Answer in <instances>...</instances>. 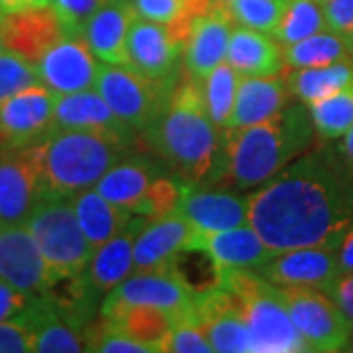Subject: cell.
<instances>
[{"mask_svg":"<svg viewBox=\"0 0 353 353\" xmlns=\"http://www.w3.org/2000/svg\"><path fill=\"white\" fill-rule=\"evenodd\" d=\"M248 199V224L275 253L340 245L353 218V167L338 148L306 150Z\"/></svg>","mask_w":353,"mask_h":353,"instance_id":"6da1fadb","label":"cell"},{"mask_svg":"<svg viewBox=\"0 0 353 353\" xmlns=\"http://www.w3.org/2000/svg\"><path fill=\"white\" fill-rule=\"evenodd\" d=\"M141 139L187 187L216 185L224 157V132L208 116L201 81L185 69L165 110Z\"/></svg>","mask_w":353,"mask_h":353,"instance_id":"7a4b0ae2","label":"cell"},{"mask_svg":"<svg viewBox=\"0 0 353 353\" xmlns=\"http://www.w3.org/2000/svg\"><path fill=\"white\" fill-rule=\"evenodd\" d=\"M314 126L306 104H287L273 118L224 134L222 169L214 187L250 190L310 150Z\"/></svg>","mask_w":353,"mask_h":353,"instance_id":"3957f363","label":"cell"},{"mask_svg":"<svg viewBox=\"0 0 353 353\" xmlns=\"http://www.w3.org/2000/svg\"><path fill=\"white\" fill-rule=\"evenodd\" d=\"M134 139L102 132L59 130L36 145L46 194L73 199L92 189L102 175L132 153Z\"/></svg>","mask_w":353,"mask_h":353,"instance_id":"277c9868","label":"cell"},{"mask_svg":"<svg viewBox=\"0 0 353 353\" xmlns=\"http://www.w3.org/2000/svg\"><path fill=\"white\" fill-rule=\"evenodd\" d=\"M222 287L240 304L243 322L250 332L252 353L310 352L290 320L281 287L273 285L253 269H224Z\"/></svg>","mask_w":353,"mask_h":353,"instance_id":"5b68a950","label":"cell"},{"mask_svg":"<svg viewBox=\"0 0 353 353\" xmlns=\"http://www.w3.org/2000/svg\"><path fill=\"white\" fill-rule=\"evenodd\" d=\"M185 187L153 153H128L94 185L104 199L145 218L175 212Z\"/></svg>","mask_w":353,"mask_h":353,"instance_id":"8992f818","label":"cell"},{"mask_svg":"<svg viewBox=\"0 0 353 353\" xmlns=\"http://www.w3.org/2000/svg\"><path fill=\"white\" fill-rule=\"evenodd\" d=\"M26 226L55 281L79 277L85 271L94 250L79 226L71 199L46 194L28 216Z\"/></svg>","mask_w":353,"mask_h":353,"instance_id":"52a82bcc","label":"cell"},{"mask_svg":"<svg viewBox=\"0 0 353 353\" xmlns=\"http://www.w3.org/2000/svg\"><path fill=\"white\" fill-rule=\"evenodd\" d=\"M179 75L153 79L126 65L101 63L94 90L106 101L118 120L141 138L165 110Z\"/></svg>","mask_w":353,"mask_h":353,"instance_id":"ba28073f","label":"cell"},{"mask_svg":"<svg viewBox=\"0 0 353 353\" xmlns=\"http://www.w3.org/2000/svg\"><path fill=\"white\" fill-rule=\"evenodd\" d=\"M290 320L316 353L345 352L353 328L324 290L312 287H281Z\"/></svg>","mask_w":353,"mask_h":353,"instance_id":"9c48e42d","label":"cell"},{"mask_svg":"<svg viewBox=\"0 0 353 353\" xmlns=\"http://www.w3.org/2000/svg\"><path fill=\"white\" fill-rule=\"evenodd\" d=\"M55 99L53 90L38 83L0 102V141L4 150H24L50 138Z\"/></svg>","mask_w":353,"mask_h":353,"instance_id":"30bf717a","label":"cell"},{"mask_svg":"<svg viewBox=\"0 0 353 353\" xmlns=\"http://www.w3.org/2000/svg\"><path fill=\"white\" fill-rule=\"evenodd\" d=\"M46 196L36 145L0 152V224H24Z\"/></svg>","mask_w":353,"mask_h":353,"instance_id":"8fae6325","label":"cell"},{"mask_svg":"<svg viewBox=\"0 0 353 353\" xmlns=\"http://www.w3.org/2000/svg\"><path fill=\"white\" fill-rule=\"evenodd\" d=\"M0 279L32 296L57 283L26 224H0Z\"/></svg>","mask_w":353,"mask_h":353,"instance_id":"7c38bea8","label":"cell"},{"mask_svg":"<svg viewBox=\"0 0 353 353\" xmlns=\"http://www.w3.org/2000/svg\"><path fill=\"white\" fill-rule=\"evenodd\" d=\"M99 59L79 36H65L53 43L38 61L39 83L55 94H69L94 87L99 75Z\"/></svg>","mask_w":353,"mask_h":353,"instance_id":"4fadbf2b","label":"cell"},{"mask_svg":"<svg viewBox=\"0 0 353 353\" xmlns=\"http://www.w3.org/2000/svg\"><path fill=\"white\" fill-rule=\"evenodd\" d=\"M122 304L155 306L169 312L175 320L194 314V294L167 269L132 273L102 299L101 306Z\"/></svg>","mask_w":353,"mask_h":353,"instance_id":"5bb4252c","label":"cell"},{"mask_svg":"<svg viewBox=\"0 0 353 353\" xmlns=\"http://www.w3.org/2000/svg\"><path fill=\"white\" fill-rule=\"evenodd\" d=\"M201 232L179 212L159 218H145L134 241V273L159 271L175 255L199 245Z\"/></svg>","mask_w":353,"mask_h":353,"instance_id":"9a60e30c","label":"cell"},{"mask_svg":"<svg viewBox=\"0 0 353 353\" xmlns=\"http://www.w3.org/2000/svg\"><path fill=\"white\" fill-rule=\"evenodd\" d=\"M277 287H312L326 290L340 275L338 245H310L275 253L259 269Z\"/></svg>","mask_w":353,"mask_h":353,"instance_id":"2e32d148","label":"cell"},{"mask_svg":"<svg viewBox=\"0 0 353 353\" xmlns=\"http://www.w3.org/2000/svg\"><path fill=\"white\" fill-rule=\"evenodd\" d=\"M185 46L169 32V28L136 16L130 26L126 41V67L153 79H169L181 73L179 59Z\"/></svg>","mask_w":353,"mask_h":353,"instance_id":"e0dca14e","label":"cell"},{"mask_svg":"<svg viewBox=\"0 0 353 353\" xmlns=\"http://www.w3.org/2000/svg\"><path fill=\"white\" fill-rule=\"evenodd\" d=\"M194 320L206 334L214 352H252L250 332L243 322L240 304L224 287L194 296Z\"/></svg>","mask_w":353,"mask_h":353,"instance_id":"ac0fdd59","label":"cell"},{"mask_svg":"<svg viewBox=\"0 0 353 353\" xmlns=\"http://www.w3.org/2000/svg\"><path fill=\"white\" fill-rule=\"evenodd\" d=\"M234 26L236 22L230 8L212 4V8L192 24L183 51V69L190 77L202 81L212 69L224 63Z\"/></svg>","mask_w":353,"mask_h":353,"instance_id":"d6986e66","label":"cell"},{"mask_svg":"<svg viewBox=\"0 0 353 353\" xmlns=\"http://www.w3.org/2000/svg\"><path fill=\"white\" fill-rule=\"evenodd\" d=\"M176 212L199 232H222L248 224V199L226 189L185 187Z\"/></svg>","mask_w":353,"mask_h":353,"instance_id":"ffe728a7","label":"cell"},{"mask_svg":"<svg viewBox=\"0 0 353 353\" xmlns=\"http://www.w3.org/2000/svg\"><path fill=\"white\" fill-rule=\"evenodd\" d=\"M59 130H85L102 132L118 138L139 139L132 130H128L101 94L92 88L77 90L69 94H57L53 112V132ZM51 132V134H53Z\"/></svg>","mask_w":353,"mask_h":353,"instance_id":"44dd1931","label":"cell"},{"mask_svg":"<svg viewBox=\"0 0 353 353\" xmlns=\"http://www.w3.org/2000/svg\"><path fill=\"white\" fill-rule=\"evenodd\" d=\"M145 216H134L126 230H122L112 240L102 243L94 250L90 261L81 273L88 289L99 299H104L112 289H116L124 279L134 273V241Z\"/></svg>","mask_w":353,"mask_h":353,"instance_id":"7402d4cb","label":"cell"},{"mask_svg":"<svg viewBox=\"0 0 353 353\" xmlns=\"http://www.w3.org/2000/svg\"><path fill=\"white\" fill-rule=\"evenodd\" d=\"M0 30L6 50L22 55L34 65L53 43L65 38L61 22L57 20L51 6L26 12L0 14Z\"/></svg>","mask_w":353,"mask_h":353,"instance_id":"603a6c76","label":"cell"},{"mask_svg":"<svg viewBox=\"0 0 353 353\" xmlns=\"http://www.w3.org/2000/svg\"><path fill=\"white\" fill-rule=\"evenodd\" d=\"M138 14L132 0H106L83 30V39L102 63L126 65L130 26Z\"/></svg>","mask_w":353,"mask_h":353,"instance_id":"cb8c5ba5","label":"cell"},{"mask_svg":"<svg viewBox=\"0 0 353 353\" xmlns=\"http://www.w3.org/2000/svg\"><path fill=\"white\" fill-rule=\"evenodd\" d=\"M289 101L290 90L285 77H241L234 112L226 132L265 122L281 112Z\"/></svg>","mask_w":353,"mask_h":353,"instance_id":"d4e9b609","label":"cell"},{"mask_svg":"<svg viewBox=\"0 0 353 353\" xmlns=\"http://www.w3.org/2000/svg\"><path fill=\"white\" fill-rule=\"evenodd\" d=\"M196 248H204L222 269L259 271L275 255V252L259 238V234L248 224L222 232H201Z\"/></svg>","mask_w":353,"mask_h":353,"instance_id":"484cf974","label":"cell"},{"mask_svg":"<svg viewBox=\"0 0 353 353\" xmlns=\"http://www.w3.org/2000/svg\"><path fill=\"white\" fill-rule=\"evenodd\" d=\"M283 46L269 34L236 24L228 41L226 63L241 77L279 75L283 71Z\"/></svg>","mask_w":353,"mask_h":353,"instance_id":"4316f807","label":"cell"},{"mask_svg":"<svg viewBox=\"0 0 353 353\" xmlns=\"http://www.w3.org/2000/svg\"><path fill=\"white\" fill-rule=\"evenodd\" d=\"M71 202L79 226L92 250H99L102 243L112 240L134 220V212L104 199L94 187L75 194Z\"/></svg>","mask_w":353,"mask_h":353,"instance_id":"83f0119b","label":"cell"},{"mask_svg":"<svg viewBox=\"0 0 353 353\" xmlns=\"http://www.w3.org/2000/svg\"><path fill=\"white\" fill-rule=\"evenodd\" d=\"M99 314L112 326L124 332L132 340L148 345L152 353H161L165 336L173 326L175 318L161 308L148 304H122V306H101Z\"/></svg>","mask_w":353,"mask_h":353,"instance_id":"f1b7e54d","label":"cell"},{"mask_svg":"<svg viewBox=\"0 0 353 353\" xmlns=\"http://www.w3.org/2000/svg\"><path fill=\"white\" fill-rule=\"evenodd\" d=\"M285 79L290 97L299 99L303 104H310L353 85V59L324 67L290 69Z\"/></svg>","mask_w":353,"mask_h":353,"instance_id":"f546056e","label":"cell"},{"mask_svg":"<svg viewBox=\"0 0 353 353\" xmlns=\"http://www.w3.org/2000/svg\"><path fill=\"white\" fill-rule=\"evenodd\" d=\"M139 18L169 28L183 46H187L192 24L212 8V0H132Z\"/></svg>","mask_w":353,"mask_h":353,"instance_id":"4dcf8cb0","label":"cell"},{"mask_svg":"<svg viewBox=\"0 0 353 353\" xmlns=\"http://www.w3.org/2000/svg\"><path fill=\"white\" fill-rule=\"evenodd\" d=\"M283 63L289 69H304V67H324L353 59L347 39L332 30H322L310 38H304L296 43L283 46ZM283 67V69H285Z\"/></svg>","mask_w":353,"mask_h":353,"instance_id":"1f68e13d","label":"cell"},{"mask_svg":"<svg viewBox=\"0 0 353 353\" xmlns=\"http://www.w3.org/2000/svg\"><path fill=\"white\" fill-rule=\"evenodd\" d=\"M165 269L171 271L194 296L204 294L208 290L222 289L224 269L216 263L214 257L204 248L183 250Z\"/></svg>","mask_w":353,"mask_h":353,"instance_id":"d6a6232c","label":"cell"},{"mask_svg":"<svg viewBox=\"0 0 353 353\" xmlns=\"http://www.w3.org/2000/svg\"><path fill=\"white\" fill-rule=\"evenodd\" d=\"M241 75L230 63H220L201 81L204 104L210 120L220 132H226L230 118L234 112V104L238 97Z\"/></svg>","mask_w":353,"mask_h":353,"instance_id":"836d02e7","label":"cell"},{"mask_svg":"<svg viewBox=\"0 0 353 353\" xmlns=\"http://www.w3.org/2000/svg\"><path fill=\"white\" fill-rule=\"evenodd\" d=\"M314 132L324 139H340L353 126V85L326 99L306 104Z\"/></svg>","mask_w":353,"mask_h":353,"instance_id":"e575fe53","label":"cell"},{"mask_svg":"<svg viewBox=\"0 0 353 353\" xmlns=\"http://www.w3.org/2000/svg\"><path fill=\"white\" fill-rule=\"evenodd\" d=\"M326 28V18L320 0H289L279 20L273 38L281 46H290L304 38H310Z\"/></svg>","mask_w":353,"mask_h":353,"instance_id":"d590c367","label":"cell"},{"mask_svg":"<svg viewBox=\"0 0 353 353\" xmlns=\"http://www.w3.org/2000/svg\"><path fill=\"white\" fill-rule=\"evenodd\" d=\"M289 0H234L228 8L234 22L273 36Z\"/></svg>","mask_w":353,"mask_h":353,"instance_id":"8d00e7d4","label":"cell"},{"mask_svg":"<svg viewBox=\"0 0 353 353\" xmlns=\"http://www.w3.org/2000/svg\"><path fill=\"white\" fill-rule=\"evenodd\" d=\"M87 352L97 353H152V350L139 341L132 340L124 332L112 326L106 318L99 316L92 320L85 332Z\"/></svg>","mask_w":353,"mask_h":353,"instance_id":"74e56055","label":"cell"},{"mask_svg":"<svg viewBox=\"0 0 353 353\" xmlns=\"http://www.w3.org/2000/svg\"><path fill=\"white\" fill-rule=\"evenodd\" d=\"M161 353H214L194 314L176 318L165 336Z\"/></svg>","mask_w":353,"mask_h":353,"instance_id":"f35d334b","label":"cell"},{"mask_svg":"<svg viewBox=\"0 0 353 353\" xmlns=\"http://www.w3.org/2000/svg\"><path fill=\"white\" fill-rule=\"evenodd\" d=\"M38 83L39 77L36 65L30 63L14 51L6 50L0 53V102Z\"/></svg>","mask_w":353,"mask_h":353,"instance_id":"ab89813d","label":"cell"},{"mask_svg":"<svg viewBox=\"0 0 353 353\" xmlns=\"http://www.w3.org/2000/svg\"><path fill=\"white\" fill-rule=\"evenodd\" d=\"M106 0H51V8L61 22L65 36L83 38V30Z\"/></svg>","mask_w":353,"mask_h":353,"instance_id":"60d3db41","label":"cell"},{"mask_svg":"<svg viewBox=\"0 0 353 353\" xmlns=\"http://www.w3.org/2000/svg\"><path fill=\"white\" fill-rule=\"evenodd\" d=\"M26 352H34L30 330L18 318L0 322V353Z\"/></svg>","mask_w":353,"mask_h":353,"instance_id":"b9f144b4","label":"cell"},{"mask_svg":"<svg viewBox=\"0 0 353 353\" xmlns=\"http://www.w3.org/2000/svg\"><path fill=\"white\" fill-rule=\"evenodd\" d=\"M326 28L336 34H350L353 30V0H326L322 2Z\"/></svg>","mask_w":353,"mask_h":353,"instance_id":"7bdbcfd3","label":"cell"},{"mask_svg":"<svg viewBox=\"0 0 353 353\" xmlns=\"http://www.w3.org/2000/svg\"><path fill=\"white\" fill-rule=\"evenodd\" d=\"M324 292L336 303V306L341 310V314L347 318V322L353 328V271L340 273L330 283V287Z\"/></svg>","mask_w":353,"mask_h":353,"instance_id":"ee69618b","label":"cell"},{"mask_svg":"<svg viewBox=\"0 0 353 353\" xmlns=\"http://www.w3.org/2000/svg\"><path fill=\"white\" fill-rule=\"evenodd\" d=\"M32 294H26L22 290L14 289L12 285H8L6 281L0 279V322L4 320H12L16 316H20L28 308V304L32 303Z\"/></svg>","mask_w":353,"mask_h":353,"instance_id":"f6af8a7d","label":"cell"},{"mask_svg":"<svg viewBox=\"0 0 353 353\" xmlns=\"http://www.w3.org/2000/svg\"><path fill=\"white\" fill-rule=\"evenodd\" d=\"M338 267H340V273L353 271V218L338 245Z\"/></svg>","mask_w":353,"mask_h":353,"instance_id":"bcb514c9","label":"cell"},{"mask_svg":"<svg viewBox=\"0 0 353 353\" xmlns=\"http://www.w3.org/2000/svg\"><path fill=\"white\" fill-rule=\"evenodd\" d=\"M48 6H51V0H0V14L26 12Z\"/></svg>","mask_w":353,"mask_h":353,"instance_id":"7dc6e473","label":"cell"},{"mask_svg":"<svg viewBox=\"0 0 353 353\" xmlns=\"http://www.w3.org/2000/svg\"><path fill=\"white\" fill-rule=\"evenodd\" d=\"M338 150L341 152V155L350 161V165L353 167V126L341 136L340 145H338Z\"/></svg>","mask_w":353,"mask_h":353,"instance_id":"c3c4849f","label":"cell"},{"mask_svg":"<svg viewBox=\"0 0 353 353\" xmlns=\"http://www.w3.org/2000/svg\"><path fill=\"white\" fill-rule=\"evenodd\" d=\"M345 39H347V48H350V53H352L353 57V30L350 34H345Z\"/></svg>","mask_w":353,"mask_h":353,"instance_id":"681fc988","label":"cell"},{"mask_svg":"<svg viewBox=\"0 0 353 353\" xmlns=\"http://www.w3.org/2000/svg\"><path fill=\"white\" fill-rule=\"evenodd\" d=\"M6 51V46H4V38H2V30H0V53Z\"/></svg>","mask_w":353,"mask_h":353,"instance_id":"f907efd6","label":"cell"},{"mask_svg":"<svg viewBox=\"0 0 353 353\" xmlns=\"http://www.w3.org/2000/svg\"><path fill=\"white\" fill-rule=\"evenodd\" d=\"M345 352H353V334H352V338H350V343H347V347H345Z\"/></svg>","mask_w":353,"mask_h":353,"instance_id":"816d5d0a","label":"cell"},{"mask_svg":"<svg viewBox=\"0 0 353 353\" xmlns=\"http://www.w3.org/2000/svg\"><path fill=\"white\" fill-rule=\"evenodd\" d=\"M2 150H4V145H2V141H0V152H2Z\"/></svg>","mask_w":353,"mask_h":353,"instance_id":"f5cc1de1","label":"cell"},{"mask_svg":"<svg viewBox=\"0 0 353 353\" xmlns=\"http://www.w3.org/2000/svg\"><path fill=\"white\" fill-rule=\"evenodd\" d=\"M320 2H326V0H320Z\"/></svg>","mask_w":353,"mask_h":353,"instance_id":"db71d44e","label":"cell"}]
</instances>
